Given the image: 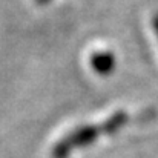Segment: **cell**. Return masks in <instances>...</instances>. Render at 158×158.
<instances>
[{
	"label": "cell",
	"mask_w": 158,
	"mask_h": 158,
	"mask_svg": "<svg viewBox=\"0 0 158 158\" xmlns=\"http://www.w3.org/2000/svg\"><path fill=\"white\" fill-rule=\"evenodd\" d=\"M127 120H129L127 114L123 112V110H118L112 117H109L105 123L100 124V126H91L89 124V126H83V127L75 129L72 134H69L60 143L55 144V148L52 149V158H68V155L72 151L91 144L100 135H103V134H114V132L120 131L127 123Z\"/></svg>",
	"instance_id": "cell-1"
},
{
	"label": "cell",
	"mask_w": 158,
	"mask_h": 158,
	"mask_svg": "<svg viewBox=\"0 0 158 158\" xmlns=\"http://www.w3.org/2000/svg\"><path fill=\"white\" fill-rule=\"evenodd\" d=\"M91 66L100 75H109L115 68V57L110 51H100L91 55Z\"/></svg>",
	"instance_id": "cell-2"
},
{
	"label": "cell",
	"mask_w": 158,
	"mask_h": 158,
	"mask_svg": "<svg viewBox=\"0 0 158 158\" xmlns=\"http://www.w3.org/2000/svg\"><path fill=\"white\" fill-rule=\"evenodd\" d=\"M152 25H154V29H155V32H157L158 35V14L154 17V20H152Z\"/></svg>",
	"instance_id": "cell-3"
},
{
	"label": "cell",
	"mask_w": 158,
	"mask_h": 158,
	"mask_svg": "<svg viewBox=\"0 0 158 158\" xmlns=\"http://www.w3.org/2000/svg\"><path fill=\"white\" fill-rule=\"evenodd\" d=\"M39 3H46V2H49V0H37Z\"/></svg>",
	"instance_id": "cell-4"
}]
</instances>
